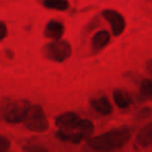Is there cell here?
I'll return each instance as SVG.
<instances>
[{
    "label": "cell",
    "mask_w": 152,
    "mask_h": 152,
    "mask_svg": "<svg viewBox=\"0 0 152 152\" xmlns=\"http://www.w3.org/2000/svg\"><path fill=\"white\" fill-rule=\"evenodd\" d=\"M64 25L58 21H52L48 22V24L46 25L45 28V36L49 39H52V40H59V39L63 37L64 34Z\"/></svg>",
    "instance_id": "52a82bcc"
},
{
    "label": "cell",
    "mask_w": 152,
    "mask_h": 152,
    "mask_svg": "<svg viewBox=\"0 0 152 152\" xmlns=\"http://www.w3.org/2000/svg\"><path fill=\"white\" fill-rule=\"evenodd\" d=\"M26 151L27 152H48L46 149L42 147H38V146H30V147L26 148Z\"/></svg>",
    "instance_id": "2e32d148"
},
{
    "label": "cell",
    "mask_w": 152,
    "mask_h": 152,
    "mask_svg": "<svg viewBox=\"0 0 152 152\" xmlns=\"http://www.w3.org/2000/svg\"><path fill=\"white\" fill-rule=\"evenodd\" d=\"M11 147V142L4 135L0 134V152H5Z\"/></svg>",
    "instance_id": "5bb4252c"
},
{
    "label": "cell",
    "mask_w": 152,
    "mask_h": 152,
    "mask_svg": "<svg viewBox=\"0 0 152 152\" xmlns=\"http://www.w3.org/2000/svg\"><path fill=\"white\" fill-rule=\"evenodd\" d=\"M29 106L30 104L27 100H24V99L15 100L12 103H10V105L5 110L4 119L9 123L23 122Z\"/></svg>",
    "instance_id": "5b68a950"
},
{
    "label": "cell",
    "mask_w": 152,
    "mask_h": 152,
    "mask_svg": "<svg viewBox=\"0 0 152 152\" xmlns=\"http://www.w3.org/2000/svg\"><path fill=\"white\" fill-rule=\"evenodd\" d=\"M103 17L112 26L113 34L115 36H120L124 31L126 23H125V19L120 13L114 10H106L103 12Z\"/></svg>",
    "instance_id": "8992f818"
},
{
    "label": "cell",
    "mask_w": 152,
    "mask_h": 152,
    "mask_svg": "<svg viewBox=\"0 0 152 152\" xmlns=\"http://www.w3.org/2000/svg\"><path fill=\"white\" fill-rule=\"evenodd\" d=\"M110 36L106 30H101V31H98L95 36L93 37V40H92V48L93 51L97 52V51L101 50L108 42H110Z\"/></svg>",
    "instance_id": "9c48e42d"
},
{
    "label": "cell",
    "mask_w": 152,
    "mask_h": 152,
    "mask_svg": "<svg viewBox=\"0 0 152 152\" xmlns=\"http://www.w3.org/2000/svg\"><path fill=\"white\" fill-rule=\"evenodd\" d=\"M7 25H5L4 22L0 21V41L3 40V39L7 37Z\"/></svg>",
    "instance_id": "9a60e30c"
},
{
    "label": "cell",
    "mask_w": 152,
    "mask_h": 152,
    "mask_svg": "<svg viewBox=\"0 0 152 152\" xmlns=\"http://www.w3.org/2000/svg\"><path fill=\"white\" fill-rule=\"evenodd\" d=\"M55 124L58 128V139L72 144L80 143L91 137L94 131V125L91 121L80 118L74 113L61 115L56 118Z\"/></svg>",
    "instance_id": "6da1fadb"
},
{
    "label": "cell",
    "mask_w": 152,
    "mask_h": 152,
    "mask_svg": "<svg viewBox=\"0 0 152 152\" xmlns=\"http://www.w3.org/2000/svg\"><path fill=\"white\" fill-rule=\"evenodd\" d=\"M43 5L49 10L66 11L69 9L70 4L67 0H43Z\"/></svg>",
    "instance_id": "7c38bea8"
},
{
    "label": "cell",
    "mask_w": 152,
    "mask_h": 152,
    "mask_svg": "<svg viewBox=\"0 0 152 152\" xmlns=\"http://www.w3.org/2000/svg\"><path fill=\"white\" fill-rule=\"evenodd\" d=\"M128 128H116L92 137L89 146L97 152H114L123 148L130 140Z\"/></svg>",
    "instance_id": "7a4b0ae2"
},
{
    "label": "cell",
    "mask_w": 152,
    "mask_h": 152,
    "mask_svg": "<svg viewBox=\"0 0 152 152\" xmlns=\"http://www.w3.org/2000/svg\"><path fill=\"white\" fill-rule=\"evenodd\" d=\"M23 123L27 129L34 132H44L48 129L49 122L40 105H30Z\"/></svg>",
    "instance_id": "3957f363"
},
{
    "label": "cell",
    "mask_w": 152,
    "mask_h": 152,
    "mask_svg": "<svg viewBox=\"0 0 152 152\" xmlns=\"http://www.w3.org/2000/svg\"><path fill=\"white\" fill-rule=\"evenodd\" d=\"M45 55L54 61H64L71 55V45L66 41L55 40L46 45L44 49Z\"/></svg>",
    "instance_id": "277c9868"
},
{
    "label": "cell",
    "mask_w": 152,
    "mask_h": 152,
    "mask_svg": "<svg viewBox=\"0 0 152 152\" xmlns=\"http://www.w3.org/2000/svg\"><path fill=\"white\" fill-rule=\"evenodd\" d=\"M137 142L142 147H149L152 143V125L148 123L145 127L141 129L137 137Z\"/></svg>",
    "instance_id": "30bf717a"
},
{
    "label": "cell",
    "mask_w": 152,
    "mask_h": 152,
    "mask_svg": "<svg viewBox=\"0 0 152 152\" xmlns=\"http://www.w3.org/2000/svg\"><path fill=\"white\" fill-rule=\"evenodd\" d=\"M92 106L93 108L101 115H110L113 110V106L110 104V100L105 97V96H101V97L95 98L92 101Z\"/></svg>",
    "instance_id": "ba28073f"
},
{
    "label": "cell",
    "mask_w": 152,
    "mask_h": 152,
    "mask_svg": "<svg viewBox=\"0 0 152 152\" xmlns=\"http://www.w3.org/2000/svg\"><path fill=\"white\" fill-rule=\"evenodd\" d=\"M140 94L144 99H150L152 95V83L150 79H144L140 88Z\"/></svg>",
    "instance_id": "4fadbf2b"
},
{
    "label": "cell",
    "mask_w": 152,
    "mask_h": 152,
    "mask_svg": "<svg viewBox=\"0 0 152 152\" xmlns=\"http://www.w3.org/2000/svg\"><path fill=\"white\" fill-rule=\"evenodd\" d=\"M114 100L115 103L120 108H127L131 104V98L128 93L123 90H116L114 92Z\"/></svg>",
    "instance_id": "8fae6325"
}]
</instances>
